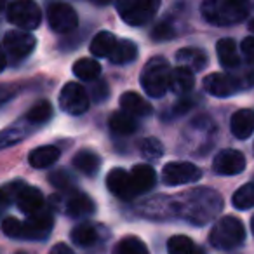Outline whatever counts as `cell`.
<instances>
[{
  "label": "cell",
  "instance_id": "1",
  "mask_svg": "<svg viewBox=\"0 0 254 254\" xmlns=\"http://www.w3.org/2000/svg\"><path fill=\"white\" fill-rule=\"evenodd\" d=\"M223 197L212 188H193L173 198L174 218H181L190 225L204 226L223 211Z\"/></svg>",
  "mask_w": 254,
  "mask_h": 254
},
{
  "label": "cell",
  "instance_id": "2",
  "mask_svg": "<svg viewBox=\"0 0 254 254\" xmlns=\"http://www.w3.org/2000/svg\"><path fill=\"white\" fill-rule=\"evenodd\" d=\"M202 18L216 26H230L244 21L249 14V7L244 2L230 0H207L200 7Z\"/></svg>",
  "mask_w": 254,
  "mask_h": 254
},
{
  "label": "cell",
  "instance_id": "3",
  "mask_svg": "<svg viewBox=\"0 0 254 254\" xmlns=\"http://www.w3.org/2000/svg\"><path fill=\"white\" fill-rule=\"evenodd\" d=\"M171 77L173 70L169 61L162 56H153L141 71V85L150 98H162L167 89H171Z\"/></svg>",
  "mask_w": 254,
  "mask_h": 254
},
{
  "label": "cell",
  "instance_id": "4",
  "mask_svg": "<svg viewBox=\"0 0 254 254\" xmlns=\"http://www.w3.org/2000/svg\"><path fill=\"white\" fill-rule=\"evenodd\" d=\"M254 85V70L244 73H209L204 78V89L216 98H228V96L249 89Z\"/></svg>",
  "mask_w": 254,
  "mask_h": 254
},
{
  "label": "cell",
  "instance_id": "5",
  "mask_svg": "<svg viewBox=\"0 0 254 254\" xmlns=\"http://www.w3.org/2000/svg\"><path fill=\"white\" fill-rule=\"evenodd\" d=\"M246 240V228L235 216H223L214 223L209 233V242L216 249H235Z\"/></svg>",
  "mask_w": 254,
  "mask_h": 254
},
{
  "label": "cell",
  "instance_id": "6",
  "mask_svg": "<svg viewBox=\"0 0 254 254\" xmlns=\"http://www.w3.org/2000/svg\"><path fill=\"white\" fill-rule=\"evenodd\" d=\"M159 7V0H120L117 2V11L122 21L131 26H143L150 23Z\"/></svg>",
  "mask_w": 254,
  "mask_h": 254
},
{
  "label": "cell",
  "instance_id": "7",
  "mask_svg": "<svg viewBox=\"0 0 254 254\" xmlns=\"http://www.w3.org/2000/svg\"><path fill=\"white\" fill-rule=\"evenodd\" d=\"M37 40L32 33L23 30H11L4 35V68L7 63H19L33 53Z\"/></svg>",
  "mask_w": 254,
  "mask_h": 254
},
{
  "label": "cell",
  "instance_id": "8",
  "mask_svg": "<svg viewBox=\"0 0 254 254\" xmlns=\"http://www.w3.org/2000/svg\"><path fill=\"white\" fill-rule=\"evenodd\" d=\"M7 21L11 25L21 28L23 32L33 30L40 25L42 21V11L35 2L30 0H19V2H11L7 5Z\"/></svg>",
  "mask_w": 254,
  "mask_h": 254
},
{
  "label": "cell",
  "instance_id": "9",
  "mask_svg": "<svg viewBox=\"0 0 254 254\" xmlns=\"http://www.w3.org/2000/svg\"><path fill=\"white\" fill-rule=\"evenodd\" d=\"M46 14L51 30H54L56 33H70L78 25V16L75 9L70 4H64V2L49 4Z\"/></svg>",
  "mask_w": 254,
  "mask_h": 254
},
{
  "label": "cell",
  "instance_id": "10",
  "mask_svg": "<svg viewBox=\"0 0 254 254\" xmlns=\"http://www.w3.org/2000/svg\"><path fill=\"white\" fill-rule=\"evenodd\" d=\"M60 108L68 115H82L89 108V96L77 82H68L60 92Z\"/></svg>",
  "mask_w": 254,
  "mask_h": 254
},
{
  "label": "cell",
  "instance_id": "11",
  "mask_svg": "<svg viewBox=\"0 0 254 254\" xmlns=\"http://www.w3.org/2000/svg\"><path fill=\"white\" fill-rule=\"evenodd\" d=\"M106 188L120 200H132L139 195V190L136 187L132 174L127 173L122 167H115L106 176Z\"/></svg>",
  "mask_w": 254,
  "mask_h": 254
},
{
  "label": "cell",
  "instance_id": "12",
  "mask_svg": "<svg viewBox=\"0 0 254 254\" xmlns=\"http://www.w3.org/2000/svg\"><path fill=\"white\" fill-rule=\"evenodd\" d=\"M202 178L200 167L190 162H169L162 169V181L169 187L195 183Z\"/></svg>",
  "mask_w": 254,
  "mask_h": 254
},
{
  "label": "cell",
  "instance_id": "13",
  "mask_svg": "<svg viewBox=\"0 0 254 254\" xmlns=\"http://www.w3.org/2000/svg\"><path fill=\"white\" fill-rule=\"evenodd\" d=\"M54 226L53 212L49 209L28 216L26 221H23V239L25 240H46L51 235Z\"/></svg>",
  "mask_w": 254,
  "mask_h": 254
},
{
  "label": "cell",
  "instance_id": "14",
  "mask_svg": "<svg viewBox=\"0 0 254 254\" xmlns=\"http://www.w3.org/2000/svg\"><path fill=\"white\" fill-rule=\"evenodd\" d=\"M246 169V157L239 150H223L212 160V171L219 176H237Z\"/></svg>",
  "mask_w": 254,
  "mask_h": 254
},
{
  "label": "cell",
  "instance_id": "15",
  "mask_svg": "<svg viewBox=\"0 0 254 254\" xmlns=\"http://www.w3.org/2000/svg\"><path fill=\"white\" fill-rule=\"evenodd\" d=\"M14 204L18 205L19 211L28 218V216H33L46 209V198H44L42 191H40L39 188L28 187V185L23 183L21 188L18 190Z\"/></svg>",
  "mask_w": 254,
  "mask_h": 254
},
{
  "label": "cell",
  "instance_id": "16",
  "mask_svg": "<svg viewBox=\"0 0 254 254\" xmlns=\"http://www.w3.org/2000/svg\"><path fill=\"white\" fill-rule=\"evenodd\" d=\"M108 232L105 226L96 225V223H78L73 230H71V240L77 244L78 247H94L101 240L106 239Z\"/></svg>",
  "mask_w": 254,
  "mask_h": 254
},
{
  "label": "cell",
  "instance_id": "17",
  "mask_svg": "<svg viewBox=\"0 0 254 254\" xmlns=\"http://www.w3.org/2000/svg\"><path fill=\"white\" fill-rule=\"evenodd\" d=\"M96 211V204L87 193H82V191H71L68 193L66 202H64V212H66L70 218L82 219L92 216Z\"/></svg>",
  "mask_w": 254,
  "mask_h": 254
},
{
  "label": "cell",
  "instance_id": "18",
  "mask_svg": "<svg viewBox=\"0 0 254 254\" xmlns=\"http://www.w3.org/2000/svg\"><path fill=\"white\" fill-rule=\"evenodd\" d=\"M176 61L181 68H187L191 73H197V71H202L205 66H207V53L198 47H185V49H180L176 54Z\"/></svg>",
  "mask_w": 254,
  "mask_h": 254
},
{
  "label": "cell",
  "instance_id": "19",
  "mask_svg": "<svg viewBox=\"0 0 254 254\" xmlns=\"http://www.w3.org/2000/svg\"><path fill=\"white\" fill-rule=\"evenodd\" d=\"M230 131L237 139H247L254 132V112L242 108L235 112L230 120Z\"/></svg>",
  "mask_w": 254,
  "mask_h": 254
},
{
  "label": "cell",
  "instance_id": "20",
  "mask_svg": "<svg viewBox=\"0 0 254 254\" xmlns=\"http://www.w3.org/2000/svg\"><path fill=\"white\" fill-rule=\"evenodd\" d=\"M119 103H120V108L132 117H148L150 113L153 112L152 105H150L141 94H138V92H134V91L124 92V94L120 96Z\"/></svg>",
  "mask_w": 254,
  "mask_h": 254
},
{
  "label": "cell",
  "instance_id": "21",
  "mask_svg": "<svg viewBox=\"0 0 254 254\" xmlns=\"http://www.w3.org/2000/svg\"><path fill=\"white\" fill-rule=\"evenodd\" d=\"M73 167L77 171H80L85 176H96L101 167V157L98 153H94L92 150H80V152L75 153L73 160H71Z\"/></svg>",
  "mask_w": 254,
  "mask_h": 254
},
{
  "label": "cell",
  "instance_id": "22",
  "mask_svg": "<svg viewBox=\"0 0 254 254\" xmlns=\"http://www.w3.org/2000/svg\"><path fill=\"white\" fill-rule=\"evenodd\" d=\"M58 159H60V148L54 145H46L32 150L28 162L33 169H46V167H51L53 164H56Z\"/></svg>",
  "mask_w": 254,
  "mask_h": 254
},
{
  "label": "cell",
  "instance_id": "23",
  "mask_svg": "<svg viewBox=\"0 0 254 254\" xmlns=\"http://www.w3.org/2000/svg\"><path fill=\"white\" fill-rule=\"evenodd\" d=\"M216 53H218L219 64L228 70L237 68L240 64V56L237 53V44L233 39H221L216 44Z\"/></svg>",
  "mask_w": 254,
  "mask_h": 254
},
{
  "label": "cell",
  "instance_id": "24",
  "mask_svg": "<svg viewBox=\"0 0 254 254\" xmlns=\"http://www.w3.org/2000/svg\"><path fill=\"white\" fill-rule=\"evenodd\" d=\"M117 44H119V40H117V37L112 32H99L92 39L89 51L96 58H110L113 51H115Z\"/></svg>",
  "mask_w": 254,
  "mask_h": 254
},
{
  "label": "cell",
  "instance_id": "25",
  "mask_svg": "<svg viewBox=\"0 0 254 254\" xmlns=\"http://www.w3.org/2000/svg\"><path fill=\"white\" fill-rule=\"evenodd\" d=\"M132 174V180H134L136 187H138L139 193H146L150 191L157 183V174H155V169L146 164H138V166L132 167L131 171Z\"/></svg>",
  "mask_w": 254,
  "mask_h": 254
},
{
  "label": "cell",
  "instance_id": "26",
  "mask_svg": "<svg viewBox=\"0 0 254 254\" xmlns=\"http://www.w3.org/2000/svg\"><path fill=\"white\" fill-rule=\"evenodd\" d=\"M73 73L84 82H94L101 75V64L92 58H80L73 63Z\"/></svg>",
  "mask_w": 254,
  "mask_h": 254
},
{
  "label": "cell",
  "instance_id": "27",
  "mask_svg": "<svg viewBox=\"0 0 254 254\" xmlns=\"http://www.w3.org/2000/svg\"><path fill=\"white\" fill-rule=\"evenodd\" d=\"M110 129H112V132H115L117 136H129V134H132V132H136L138 122H136L134 117L129 115V113L115 112L110 117Z\"/></svg>",
  "mask_w": 254,
  "mask_h": 254
},
{
  "label": "cell",
  "instance_id": "28",
  "mask_svg": "<svg viewBox=\"0 0 254 254\" xmlns=\"http://www.w3.org/2000/svg\"><path fill=\"white\" fill-rule=\"evenodd\" d=\"M138 58V46H136L132 40H119L115 51L112 53V56L108 58L113 64H127L132 63V61Z\"/></svg>",
  "mask_w": 254,
  "mask_h": 254
},
{
  "label": "cell",
  "instance_id": "29",
  "mask_svg": "<svg viewBox=\"0 0 254 254\" xmlns=\"http://www.w3.org/2000/svg\"><path fill=\"white\" fill-rule=\"evenodd\" d=\"M195 78L193 73L187 68H174L173 70V77H171V91L176 92V94H188V92L193 89Z\"/></svg>",
  "mask_w": 254,
  "mask_h": 254
},
{
  "label": "cell",
  "instance_id": "30",
  "mask_svg": "<svg viewBox=\"0 0 254 254\" xmlns=\"http://www.w3.org/2000/svg\"><path fill=\"white\" fill-rule=\"evenodd\" d=\"M53 113H54V108L47 99H42V101L35 103L32 108L26 112V117L25 120L28 124H35V126H40V124H46L53 119Z\"/></svg>",
  "mask_w": 254,
  "mask_h": 254
},
{
  "label": "cell",
  "instance_id": "31",
  "mask_svg": "<svg viewBox=\"0 0 254 254\" xmlns=\"http://www.w3.org/2000/svg\"><path fill=\"white\" fill-rule=\"evenodd\" d=\"M112 254H150L146 244L134 235H127L113 247Z\"/></svg>",
  "mask_w": 254,
  "mask_h": 254
},
{
  "label": "cell",
  "instance_id": "32",
  "mask_svg": "<svg viewBox=\"0 0 254 254\" xmlns=\"http://www.w3.org/2000/svg\"><path fill=\"white\" fill-rule=\"evenodd\" d=\"M232 204H233V207L240 209V211L254 207V181L242 185V187L233 193Z\"/></svg>",
  "mask_w": 254,
  "mask_h": 254
},
{
  "label": "cell",
  "instance_id": "33",
  "mask_svg": "<svg viewBox=\"0 0 254 254\" xmlns=\"http://www.w3.org/2000/svg\"><path fill=\"white\" fill-rule=\"evenodd\" d=\"M167 253L169 254H195V244L187 235H173L167 240Z\"/></svg>",
  "mask_w": 254,
  "mask_h": 254
},
{
  "label": "cell",
  "instance_id": "34",
  "mask_svg": "<svg viewBox=\"0 0 254 254\" xmlns=\"http://www.w3.org/2000/svg\"><path fill=\"white\" fill-rule=\"evenodd\" d=\"M49 183L53 185L56 190L66 191V193H71V191L75 190V178L71 176L66 169H56L54 173H51Z\"/></svg>",
  "mask_w": 254,
  "mask_h": 254
},
{
  "label": "cell",
  "instance_id": "35",
  "mask_svg": "<svg viewBox=\"0 0 254 254\" xmlns=\"http://www.w3.org/2000/svg\"><path fill=\"white\" fill-rule=\"evenodd\" d=\"M139 152L146 160H157L164 155V145L157 138H145L139 143Z\"/></svg>",
  "mask_w": 254,
  "mask_h": 254
},
{
  "label": "cell",
  "instance_id": "36",
  "mask_svg": "<svg viewBox=\"0 0 254 254\" xmlns=\"http://www.w3.org/2000/svg\"><path fill=\"white\" fill-rule=\"evenodd\" d=\"M2 232L9 239H23V223L14 216H5L2 221Z\"/></svg>",
  "mask_w": 254,
  "mask_h": 254
},
{
  "label": "cell",
  "instance_id": "37",
  "mask_svg": "<svg viewBox=\"0 0 254 254\" xmlns=\"http://www.w3.org/2000/svg\"><path fill=\"white\" fill-rule=\"evenodd\" d=\"M25 134H26V131H23L19 124L5 129V131L2 132V141H0L2 143V148H9V146L14 145V143H19L23 138H25Z\"/></svg>",
  "mask_w": 254,
  "mask_h": 254
},
{
  "label": "cell",
  "instance_id": "38",
  "mask_svg": "<svg viewBox=\"0 0 254 254\" xmlns=\"http://www.w3.org/2000/svg\"><path fill=\"white\" fill-rule=\"evenodd\" d=\"M21 181H12V183L5 185L4 188H2V195H0V198H2V205L4 207H7L9 204H14L16 200V195H18V190L21 188Z\"/></svg>",
  "mask_w": 254,
  "mask_h": 254
},
{
  "label": "cell",
  "instance_id": "39",
  "mask_svg": "<svg viewBox=\"0 0 254 254\" xmlns=\"http://www.w3.org/2000/svg\"><path fill=\"white\" fill-rule=\"evenodd\" d=\"M174 35H176V32H174V28L167 21L159 23V25H155V28L152 30L153 40H167V39H173Z\"/></svg>",
  "mask_w": 254,
  "mask_h": 254
},
{
  "label": "cell",
  "instance_id": "40",
  "mask_svg": "<svg viewBox=\"0 0 254 254\" xmlns=\"http://www.w3.org/2000/svg\"><path fill=\"white\" fill-rule=\"evenodd\" d=\"M240 53L249 64H254V37H246L240 44Z\"/></svg>",
  "mask_w": 254,
  "mask_h": 254
},
{
  "label": "cell",
  "instance_id": "41",
  "mask_svg": "<svg viewBox=\"0 0 254 254\" xmlns=\"http://www.w3.org/2000/svg\"><path fill=\"white\" fill-rule=\"evenodd\" d=\"M91 94L96 101H105V99L108 98V85H106V82L99 80V82H96V84H92Z\"/></svg>",
  "mask_w": 254,
  "mask_h": 254
},
{
  "label": "cell",
  "instance_id": "42",
  "mask_svg": "<svg viewBox=\"0 0 254 254\" xmlns=\"http://www.w3.org/2000/svg\"><path fill=\"white\" fill-rule=\"evenodd\" d=\"M49 254H75V251L71 249L70 246H66V244L60 242V244H56L53 249H51Z\"/></svg>",
  "mask_w": 254,
  "mask_h": 254
},
{
  "label": "cell",
  "instance_id": "43",
  "mask_svg": "<svg viewBox=\"0 0 254 254\" xmlns=\"http://www.w3.org/2000/svg\"><path fill=\"white\" fill-rule=\"evenodd\" d=\"M249 28H251V32L254 33V19H251V23H249Z\"/></svg>",
  "mask_w": 254,
  "mask_h": 254
},
{
  "label": "cell",
  "instance_id": "44",
  "mask_svg": "<svg viewBox=\"0 0 254 254\" xmlns=\"http://www.w3.org/2000/svg\"><path fill=\"white\" fill-rule=\"evenodd\" d=\"M251 230H253V233H254V216H253V219H251Z\"/></svg>",
  "mask_w": 254,
  "mask_h": 254
},
{
  "label": "cell",
  "instance_id": "45",
  "mask_svg": "<svg viewBox=\"0 0 254 254\" xmlns=\"http://www.w3.org/2000/svg\"><path fill=\"white\" fill-rule=\"evenodd\" d=\"M14 254H26V253H23V251H19V253H14Z\"/></svg>",
  "mask_w": 254,
  "mask_h": 254
},
{
  "label": "cell",
  "instance_id": "46",
  "mask_svg": "<svg viewBox=\"0 0 254 254\" xmlns=\"http://www.w3.org/2000/svg\"><path fill=\"white\" fill-rule=\"evenodd\" d=\"M195 254H202V253H195Z\"/></svg>",
  "mask_w": 254,
  "mask_h": 254
}]
</instances>
